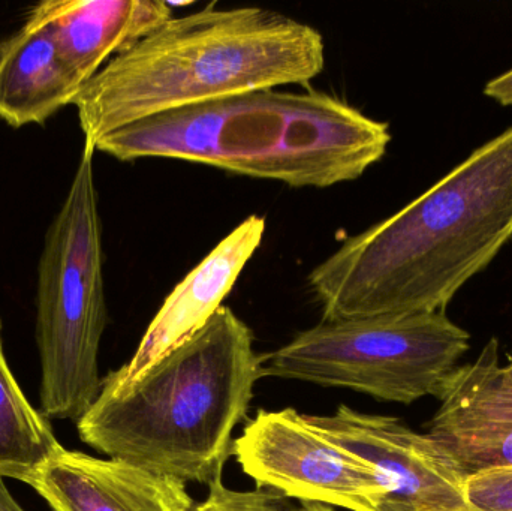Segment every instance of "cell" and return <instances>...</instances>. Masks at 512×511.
Listing matches in <instances>:
<instances>
[{"label": "cell", "instance_id": "obj_10", "mask_svg": "<svg viewBox=\"0 0 512 511\" xmlns=\"http://www.w3.org/2000/svg\"><path fill=\"white\" fill-rule=\"evenodd\" d=\"M27 485L53 511H192L195 507L182 480L63 447Z\"/></svg>", "mask_w": 512, "mask_h": 511}, {"label": "cell", "instance_id": "obj_2", "mask_svg": "<svg viewBox=\"0 0 512 511\" xmlns=\"http://www.w3.org/2000/svg\"><path fill=\"white\" fill-rule=\"evenodd\" d=\"M325 66L310 24L259 6L171 17L111 59L75 99L84 143L156 114L230 96L307 84Z\"/></svg>", "mask_w": 512, "mask_h": 511}, {"label": "cell", "instance_id": "obj_9", "mask_svg": "<svg viewBox=\"0 0 512 511\" xmlns=\"http://www.w3.org/2000/svg\"><path fill=\"white\" fill-rule=\"evenodd\" d=\"M264 216L251 215L222 239L168 294L126 365L110 372L104 383H132L165 356L194 338L215 317L237 279L261 246Z\"/></svg>", "mask_w": 512, "mask_h": 511}, {"label": "cell", "instance_id": "obj_12", "mask_svg": "<svg viewBox=\"0 0 512 511\" xmlns=\"http://www.w3.org/2000/svg\"><path fill=\"white\" fill-rule=\"evenodd\" d=\"M32 11L51 24L63 54L86 84L173 17V5L159 0H47Z\"/></svg>", "mask_w": 512, "mask_h": 511}, {"label": "cell", "instance_id": "obj_4", "mask_svg": "<svg viewBox=\"0 0 512 511\" xmlns=\"http://www.w3.org/2000/svg\"><path fill=\"white\" fill-rule=\"evenodd\" d=\"M245 321L222 306L201 332L132 383L102 381L77 422L80 440L159 476L210 486L233 455V432L262 378Z\"/></svg>", "mask_w": 512, "mask_h": 511}, {"label": "cell", "instance_id": "obj_13", "mask_svg": "<svg viewBox=\"0 0 512 511\" xmlns=\"http://www.w3.org/2000/svg\"><path fill=\"white\" fill-rule=\"evenodd\" d=\"M60 449L48 419L29 404L6 363L0 320V476L27 485Z\"/></svg>", "mask_w": 512, "mask_h": 511}, {"label": "cell", "instance_id": "obj_5", "mask_svg": "<svg viewBox=\"0 0 512 511\" xmlns=\"http://www.w3.org/2000/svg\"><path fill=\"white\" fill-rule=\"evenodd\" d=\"M95 147L84 143L68 197L45 236L36 294L41 414L78 422L99 393L98 354L107 324Z\"/></svg>", "mask_w": 512, "mask_h": 511}, {"label": "cell", "instance_id": "obj_18", "mask_svg": "<svg viewBox=\"0 0 512 511\" xmlns=\"http://www.w3.org/2000/svg\"><path fill=\"white\" fill-rule=\"evenodd\" d=\"M484 93L505 107L512 105V69L490 80Z\"/></svg>", "mask_w": 512, "mask_h": 511}, {"label": "cell", "instance_id": "obj_6", "mask_svg": "<svg viewBox=\"0 0 512 511\" xmlns=\"http://www.w3.org/2000/svg\"><path fill=\"white\" fill-rule=\"evenodd\" d=\"M469 342L471 335L445 311L321 321L264 356L262 377L411 405L438 396Z\"/></svg>", "mask_w": 512, "mask_h": 511}, {"label": "cell", "instance_id": "obj_19", "mask_svg": "<svg viewBox=\"0 0 512 511\" xmlns=\"http://www.w3.org/2000/svg\"><path fill=\"white\" fill-rule=\"evenodd\" d=\"M5 477L0 476V511H24L23 507L14 500L11 492L6 488Z\"/></svg>", "mask_w": 512, "mask_h": 511}, {"label": "cell", "instance_id": "obj_16", "mask_svg": "<svg viewBox=\"0 0 512 511\" xmlns=\"http://www.w3.org/2000/svg\"><path fill=\"white\" fill-rule=\"evenodd\" d=\"M192 511H306L304 507H294L285 497L270 491H234L218 479L209 486V495L203 503L197 504Z\"/></svg>", "mask_w": 512, "mask_h": 511}, {"label": "cell", "instance_id": "obj_17", "mask_svg": "<svg viewBox=\"0 0 512 511\" xmlns=\"http://www.w3.org/2000/svg\"><path fill=\"white\" fill-rule=\"evenodd\" d=\"M466 500L478 511H512V468L486 471L469 476Z\"/></svg>", "mask_w": 512, "mask_h": 511}, {"label": "cell", "instance_id": "obj_8", "mask_svg": "<svg viewBox=\"0 0 512 511\" xmlns=\"http://www.w3.org/2000/svg\"><path fill=\"white\" fill-rule=\"evenodd\" d=\"M303 416L331 443L376 468L390 492L387 503L406 511L468 509L466 477L430 435L412 431L396 417L346 405L330 416Z\"/></svg>", "mask_w": 512, "mask_h": 511}, {"label": "cell", "instance_id": "obj_7", "mask_svg": "<svg viewBox=\"0 0 512 511\" xmlns=\"http://www.w3.org/2000/svg\"><path fill=\"white\" fill-rule=\"evenodd\" d=\"M233 455L256 488L303 504L381 511L390 500L376 468L331 443L294 408L259 410L233 441Z\"/></svg>", "mask_w": 512, "mask_h": 511}, {"label": "cell", "instance_id": "obj_11", "mask_svg": "<svg viewBox=\"0 0 512 511\" xmlns=\"http://www.w3.org/2000/svg\"><path fill=\"white\" fill-rule=\"evenodd\" d=\"M84 86L53 27L35 11L17 33L0 41V119L12 128L44 125L74 104Z\"/></svg>", "mask_w": 512, "mask_h": 511}, {"label": "cell", "instance_id": "obj_20", "mask_svg": "<svg viewBox=\"0 0 512 511\" xmlns=\"http://www.w3.org/2000/svg\"><path fill=\"white\" fill-rule=\"evenodd\" d=\"M303 507L306 511H337L331 507L321 506V504H303Z\"/></svg>", "mask_w": 512, "mask_h": 511}, {"label": "cell", "instance_id": "obj_15", "mask_svg": "<svg viewBox=\"0 0 512 511\" xmlns=\"http://www.w3.org/2000/svg\"><path fill=\"white\" fill-rule=\"evenodd\" d=\"M427 435L468 479L486 471L512 468V425L438 410Z\"/></svg>", "mask_w": 512, "mask_h": 511}, {"label": "cell", "instance_id": "obj_1", "mask_svg": "<svg viewBox=\"0 0 512 511\" xmlns=\"http://www.w3.org/2000/svg\"><path fill=\"white\" fill-rule=\"evenodd\" d=\"M512 237V128L307 276L322 321L445 311Z\"/></svg>", "mask_w": 512, "mask_h": 511}, {"label": "cell", "instance_id": "obj_21", "mask_svg": "<svg viewBox=\"0 0 512 511\" xmlns=\"http://www.w3.org/2000/svg\"><path fill=\"white\" fill-rule=\"evenodd\" d=\"M381 511H406V510L402 509V507L396 506V504L385 503L384 506H382ZM457 511H478V510H474V509H471V507H468V509L457 510Z\"/></svg>", "mask_w": 512, "mask_h": 511}, {"label": "cell", "instance_id": "obj_14", "mask_svg": "<svg viewBox=\"0 0 512 511\" xmlns=\"http://www.w3.org/2000/svg\"><path fill=\"white\" fill-rule=\"evenodd\" d=\"M436 398L439 410L512 425V360L501 365L498 339H490L474 362L457 366Z\"/></svg>", "mask_w": 512, "mask_h": 511}, {"label": "cell", "instance_id": "obj_3", "mask_svg": "<svg viewBox=\"0 0 512 511\" xmlns=\"http://www.w3.org/2000/svg\"><path fill=\"white\" fill-rule=\"evenodd\" d=\"M390 125L322 90H256L147 117L102 137L119 161L161 158L210 165L291 188L360 179L381 161Z\"/></svg>", "mask_w": 512, "mask_h": 511}]
</instances>
